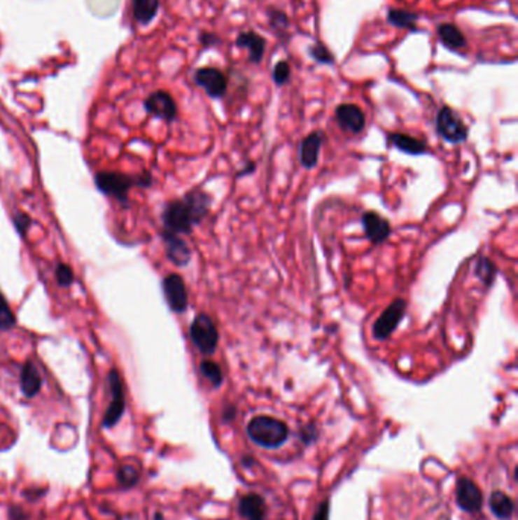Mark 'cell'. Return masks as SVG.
I'll list each match as a JSON object with an SVG mask.
<instances>
[{"instance_id":"obj_35","label":"cell","mask_w":518,"mask_h":520,"mask_svg":"<svg viewBox=\"0 0 518 520\" xmlns=\"http://www.w3.org/2000/svg\"><path fill=\"white\" fill-rule=\"evenodd\" d=\"M200 40H201V43H202V46H204V48H210V46H213V45H216V43H219V38L216 37V35H214V34H209V32L201 34Z\"/></svg>"},{"instance_id":"obj_36","label":"cell","mask_w":518,"mask_h":520,"mask_svg":"<svg viewBox=\"0 0 518 520\" xmlns=\"http://www.w3.org/2000/svg\"><path fill=\"white\" fill-rule=\"evenodd\" d=\"M254 171H255V163L254 162H248L244 169L237 172V178L245 177V175H251Z\"/></svg>"},{"instance_id":"obj_12","label":"cell","mask_w":518,"mask_h":520,"mask_svg":"<svg viewBox=\"0 0 518 520\" xmlns=\"http://www.w3.org/2000/svg\"><path fill=\"white\" fill-rule=\"evenodd\" d=\"M145 110L153 114L155 118L163 119L166 122H172L176 118V104L174 98L167 92H154L153 94L148 96V99L145 101Z\"/></svg>"},{"instance_id":"obj_22","label":"cell","mask_w":518,"mask_h":520,"mask_svg":"<svg viewBox=\"0 0 518 520\" xmlns=\"http://www.w3.org/2000/svg\"><path fill=\"white\" fill-rule=\"evenodd\" d=\"M160 0H132V13L139 23L146 24L158 13Z\"/></svg>"},{"instance_id":"obj_2","label":"cell","mask_w":518,"mask_h":520,"mask_svg":"<svg viewBox=\"0 0 518 520\" xmlns=\"http://www.w3.org/2000/svg\"><path fill=\"white\" fill-rule=\"evenodd\" d=\"M94 184L99 192H102L104 195L113 197L114 199H118L120 204H128V197L131 189L136 186L140 188H149L153 184V177L150 174H143L139 175V177H131V175L127 174H120V172H99L96 174L94 177Z\"/></svg>"},{"instance_id":"obj_34","label":"cell","mask_w":518,"mask_h":520,"mask_svg":"<svg viewBox=\"0 0 518 520\" xmlns=\"http://www.w3.org/2000/svg\"><path fill=\"white\" fill-rule=\"evenodd\" d=\"M301 438L304 440V442L307 444L312 443V440L316 438V429H315V426L314 425H309L306 428H302V430H301Z\"/></svg>"},{"instance_id":"obj_3","label":"cell","mask_w":518,"mask_h":520,"mask_svg":"<svg viewBox=\"0 0 518 520\" xmlns=\"http://www.w3.org/2000/svg\"><path fill=\"white\" fill-rule=\"evenodd\" d=\"M246 434L255 444L266 449H276L286 443L289 428L284 421L270 416H257L246 425Z\"/></svg>"},{"instance_id":"obj_15","label":"cell","mask_w":518,"mask_h":520,"mask_svg":"<svg viewBox=\"0 0 518 520\" xmlns=\"http://www.w3.org/2000/svg\"><path fill=\"white\" fill-rule=\"evenodd\" d=\"M324 139L326 136L321 133V131H315V133H310L309 136L302 139L298 149V158L301 166H304L306 169H312V167L316 166Z\"/></svg>"},{"instance_id":"obj_23","label":"cell","mask_w":518,"mask_h":520,"mask_svg":"<svg viewBox=\"0 0 518 520\" xmlns=\"http://www.w3.org/2000/svg\"><path fill=\"white\" fill-rule=\"evenodd\" d=\"M418 19H419L418 14L405 11V10H389L388 13V22L392 26H397V28H401V29L416 31Z\"/></svg>"},{"instance_id":"obj_10","label":"cell","mask_w":518,"mask_h":520,"mask_svg":"<svg viewBox=\"0 0 518 520\" xmlns=\"http://www.w3.org/2000/svg\"><path fill=\"white\" fill-rule=\"evenodd\" d=\"M195 83L205 90L210 98L219 99L227 93V78L219 69L201 67L196 70Z\"/></svg>"},{"instance_id":"obj_1","label":"cell","mask_w":518,"mask_h":520,"mask_svg":"<svg viewBox=\"0 0 518 520\" xmlns=\"http://www.w3.org/2000/svg\"><path fill=\"white\" fill-rule=\"evenodd\" d=\"M210 206V195L200 188L187 192L181 199L167 202L162 215L163 232L178 236L190 234L193 227L201 224L202 219L209 215Z\"/></svg>"},{"instance_id":"obj_14","label":"cell","mask_w":518,"mask_h":520,"mask_svg":"<svg viewBox=\"0 0 518 520\" xmlns=\"http://www.w3.org/2000/svg\"><path fill=\"white\" fill-rule=\"evenodd\" d=\"M163 242H164V250L167 259L171 260L174 265L176 267H186L189 265V262L192 259V251L189 248V245L183 239L181 236L163 232L162 233Z\"/></svg>"},{"instance_id":"obj_6","label":"cell","mask_w":518,"mask_h":520,"mask_svg":"<svg viewBox=\"0 0 518 520\" xmlns=\"http://www.w3.org/2000/svg\"><path fill=\"white\" fill-rule=\"evenodd\" d=\"M406 307L407 303L403 298H397L392 302L385 311L382 312V315L377 318V321L372 325V337L379 339V341H385L388 339L392 332L397 329V325L400 321L403 320V316L406 314Z\"/></svg>"},{"instance_id":"obj_13","label":"cell","mask_w":518,"mask_h":520,"mask_svg":"<svg viewBox=\"0 0 518 520\" xmlns=\"http://www.w3.org/2000/svg\"><path fill=\"white\" fill-rule=\"evenodd\" d=\"M362 225L366 237L372 245L383 244L391 234L389 221L376 211H365L362 215Z\"/></svg>"},{"instance_id":"obj_21","label":"cell","mask_w":518,"mask_h":520,"mask_svg":"<svg viewBox=\"0 0 518 520\" xmlns=\"http://www.w3.org/2000/svg\"><path fill=\"white\" fill-rule=\"evenodd\" d=\"M489 508L500 520H509L514 516L515 511V502L509 498L503 491H494L489 498Z\"/></svg>"},{"instance_id":"obj_19","label":"cell","mask_w":518,"mask_h":520,"mask_svg":"<svg viewBox=\"0 0 518 520\" xmlns=\"http://www.w3.org/2000/svg\"><path fill=\"white\" fill-rule=\"evenodd\" d=\"M389 142L397 149H400V151L409 155H421L427 153V143L423 139H416L401 133H392L389 134Z\"/></svg>"},{"instance_id":"obj_18","label":"cell","mask_w":518,"mask_h":520,"mask_svg":"<svg viewBox=\"0 0 518 520\" xmlns=\"http://www.w3.org/2000/svg\"><path fill=\"white\" fill-rule=\"evenodd\" d=\"M41 385H43V379H41L38 367L35 365L34 360H26L22 368V376H20L22 393L28 399H32L40 393Z\"/></svg>"},{"instance_id":"obj_24","label":"cell","mask_w":518,"mask_h":520,"mask_svg":"<svg viewBox=\"0 0 518 520\" xmlns=\"http://www.w3.org/2000/svg\"><path fill=\"white\" fill-rule=\"evenodd\" d=\"M200 372L214 388H219L224 384V373H222L220 367L216 363H213V360H202L200 365Z\"/></svg>"},{"instance_id":"obj_17","label":"cell","mask_w":518,"mask_h":520,"mask_svg":"<svg viewBox=\"0 0 518 520\" xmlns=\"http://www.w3.org/2000/svg\"><path fill=\"white\" fill-rule=\"evenodd\" d=\"M237 511L245 520H265L266 502L260 495H257V493H249V495H245L239 500Z\"/></svg>"},{"instance_id":"obj_32","label":"cell","mask_w":518,"mask_h":520,"mask_svg":"<svg viewBox=\"0 0 518 520\" xmlns=\"http://www.w3.org/2000/svg\"><path fill=\"white\" fill-rule=\"evenodd\" d=\"M31 224H32V219H31L29 215L20 213V211H19V213H15V216H14V225H15V230L19 232V234L24 236L26 233H28Z\"/></svg>"},{"instance_id":"obj_5","label":"cell","mask_w":518,"mask_h":520,"mask_svg":"<svg viewBox=\"0 0 518 520\" xmlns=\"http://www.w3.org/2000/svg\"><path fill=\"white\" fill-rule=\"evenodd\" d=\"M436 131L445 142L462 143L468 137V128L458 113L450 107H442L436 116Z\"/></svg>"},{"instance_id":"obj_20","label":"cell","mask_w":518,"mask_h":520,"mask_svg":"<svg viewBox=\"0 0 518 520\" xmlns=\"http://www.w3.org/2000/svg\"><path fill=\"white\" fill-rule=\"evenodd\" d=\"M438 37H440V41L445 48H449L451 50H458L467 46V38L465 35L462 34V31L451 23H442L438 28Z\"/></svg>"},{"instance_id":"obj_4","label":"cell","mask_w":518,"mask_h":520,"mask_svg":"<svg viewBox=\"0 0 518 520\" xmlns=\"http://www.w3.org/2000/svg\"><path fill=\"white\" fill-rule=\"evenodd\" d=\"M190 339L193 346L204 356H211L216 351L219 344V332L211 316L207 314H200L195 316L190 325Z\"/></svg>"},{"instance_id":"obj_31","label":"cell","mask_w":518,"mask_h":520,"mask_svg":"<svg viewBox=\"0 0 518 520\" xmlns=\"http://www.w3.org/2000/svg\"><path fill=\"white\" fill-rule=\"evenodd\" d=\"M267 15H270V23H271L272 29L283 32L286 28H288L289 20H288V15H286L284 13L279 10H271L270 13H267Z\"/></svg>"},{"instance_id":"obj_7","label":"cell","mask_w":518,"mask_h":520,"mask_svg":"<svg viewBox=\"0 0 518 520\" xmlns=\"http://www.w3.org/2000/svg\"><path fill=\"white\" fill-rule=\"evenodd\" d=\"M108 385L111 390V403L108 409H106L102 425L104 428H111L120 420L125 412V390L123 382L118 370H110L108 373Z\"/></svg>"},{"instance_id":"obj_25","label":"cell","mask_w":518,"mask_h":520,"mask_svg":"<svg viewBox=\"0 0 518 520\" xmlns=\"http://www.w3.org/2000/svg\"><path fill=\"white\" fill-rule=\"evenodd\" d=\"M476 276L484 281V285L491 286L496 279V267L494 263L486 258H482L476 263Z\"/></svg>"},{"instance_id":"obj_8","label":"cell","mask_w":518,"mask_h":520,"mask_svg":"<svg viewBox=\"0 0 518 520\" xmlns=\"http://www.w3.org/2000/svg\"><path fill=\"white\" fill-rule=\"evenodd\" d=\"M163 293L167 306L175 314H183L189 307V294L181 276L169 274L163 280Z\"/></svg>"},{"instance_id":"obj_27","label":"cell","mask_w":518,"mask_h":520,"mask_svg":"<svg viewBox=\"0 0 518 520\" xmlns=\"http://www.w3.org/2000/svg\"><path fill=\"white\" fill-rule=\"evenodd\" d=\"M309 54L319 64H327V66L335 64V55L328 50V48H326L324 45H321V43H316V45L310 46Z\"/></svg>"},{"instance_id":"obj_29","label":"cell","mask_w":518,"mask_h":520,"mask_svg":"<svg viewBox=\"0 0 518 520\" xmlns=\"http://www.w3.org/2000/svg\"><path fill=\"white\" fill-rule=\"evenodd\" d=\"M290 79V66L288 61H279L272 70V81L276 85H284Z\"/></svg>"},{"instance_id":"obj_33","label":"cell","mask_w":518,"mask_h":520,"mask_svg":"<svg viewBox=\"0 0 518 520\" xmlns=\"http://www.w3.org/2000/svg\"><path fill=\"white\" fill-rule=\"evenodd\" d=\"M314 520H330V500L326 499L319 504Z\"/></svg>"},{"instance_id":"obj_11","label":"cell","mask_w":518,"mask_h":520,"mask_svg":"<svg viewBox=\"0 0 518 520\" xmlns=\"http://www.w3.org/2000/svg\"><path fill=\"white\" fill-rule=\"evenodd\" d=\"M335 119L339 127L351 134H360L366 123L365 113L356 104L339 105L335 111Z\"/></svg>"},{"instance_id":"obj_26","label":"cell","mask_w":518,"mask_h":520,"mask_svg":"<svg viewBox=\"0 0 518 520\" xmlns=\"http://www.w3.org/2000/svg\"><path fill=\"white\" fill-rule=\"evenodd\" d=\"M15 325V316L6 298L0 293V330H11Z\"/></svg>"},{"instance_id":"obj_16","label":"cell","mask_w":518,"mask_h":520,"mask_svg":"<svg viewBox=\"0 0 518 520\" xmlns=\"http://www.w3.org/2000/svg\"><path fill=\"white\" fill-rule=\"evenodd\" d=\"M234 43H236L237 48L248 50V59L251 61L253 64H258L263 59L266 40L263 37H260V35H258L257 32H254V31L240 32Z\"/></svg>"},{"instance_id":"obj_9","label":"cell","mask_w":518,"mask_h":520,"mask_svg":"<svg viewBox=\"0 0 518 520\" xmlns=\"http://www.w3.org/2000/svg\"><path fill=\"white\" fill-rule=\"evenodd\" d=\"M456 504L465 513H477L484 504V495L480 489L467 476H461L456 482Z\"/></svg>"},{"instance_id":"obj_30","label":"cell","mask_w":518,"mask_h":520,"mask_svg":"<svg viewBox=\"0 0 518 520\" xmlns=\"http://www.w3.org/2000/svg\"><path fill=\"white\" fill-rule=\"evenodd\" d=\"M55 277H57V281H58V285L61 288H69L75 280L74 271H71V268L69 265H66V263H58L57 269H55Z\"/></svg>"},{"instance_id":"obj_28","label":"cell","mask_w":518,"mask_h":520,"mask_svg":"<svg viewBox=\"0 0 518 520\" xmlns=\"http://www.w3.org/2000/svg\"><path fill=\"white\" fill-rule=\"evenodd\" d=\"M119 481L122 486L125 487H132L136 486L139 481V472L136 470V467L131 464H125L119 469Z\"/></svg>"}]
</instances>
